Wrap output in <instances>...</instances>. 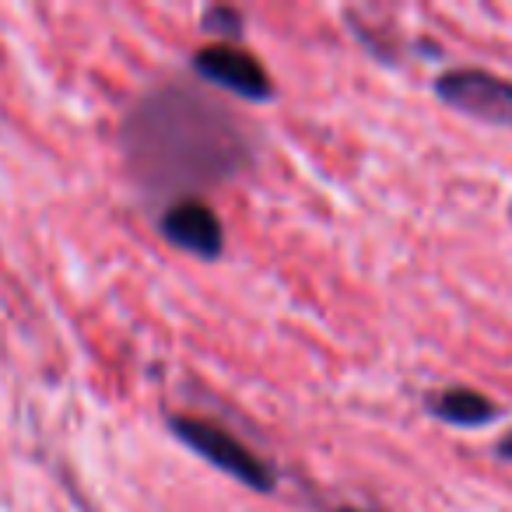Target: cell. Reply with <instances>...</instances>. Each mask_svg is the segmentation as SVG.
I'll use <instances>...</instances> for the list:
<instances>
[{
  "label": "cell",
  "instance_id": "cell-1",
  "mask_svg": "<svg viewBox=\"0 0 512 512\" xmlns=\"http://www.w3.org/2000/svg\"><path fill=\"white\" fill-rule=\"evenodd\" d=\"M123 151L148 190L214 186L249 165V144L211 99L162 88L130 113Z\"/></svg>",
  "mask_w": 512,
  "mask_h": 512
},
{
  "label": "cell",
  "instance_id": "cell-2",
  "mask_svg": "<svg viewBox=\"0 0 512 512\" xmlns=\"http://www.w3.org/2000/svg\"><path fill=\"white\" fill-rule=\"evenodd\" d=\"M169 432L176 435L186 449H193L200 460H207L214 470H221V474L235 477V481L246 484V488L264 491V495H271V491L278 488V470L260 453H253L246 442L235 439L228 428L214 425V421H207V418L176 414V418H169Z\"/></svg>",
  "mask_w": 512,
  "mask_h": 512
},
{
  "label": "cell",
  "instance_id": "cell-3",
  "mask_svg": "<svg viewBox=\"0 0 512 512\" xmlns=\"http://www.w3.org/2000/svg\"><path fill=\"white\" fill-rule=\"evenodd\" d=\"M435 99L488 127L512 130V81L481 67H453L435 78Z\"/></svg>",
  "mask_w": 512,
  "mask_h": 512
},
{
  "label": "cell",
  "instance_id": "cell-4",
  "mask_svg": "<svg viewBox=\"0 0 512 512\" xmlns=\"http://www.w3.org/2000/svg\"><path fill=\"white\" fill-rule=\"evenodd\" d=\"M190 64L204 81H211V85L225 88V92L239 95V99H246V102H271L274 95H278L267 67L260 64L253 53L235 43L204 46V50L193 53Z\"/></svg>",
  "mask_w": 512,
  "mask_h": 512
},
{
  "label": "cell",
  "instance_id": "cell-5",
  "mask_svg": "<svg viewBox=\"0 0 512 512\" xmlns=\"http://www.w3.org/2000/svg\"><path fill=\"white\" fill-rule=\"evenodd\" d=\"M158 232L165 235V242L186 249L190 256H200V260H218L225 249V228H221L218 211L190 193L165 204L162 218H158Z\"/></svg>",
  "mask_w": 512,
  "mask_h": 512
},
{
  "label": "cell",
  "instance_id": "cell-6",
  "mask_svg": "<svg viewBox=\"0 0 512 512\" xmlns=\"http://www.w3.org/2000/svg\"><path fill=\"white\" fill-rule=\"evenodd\" d=\"M425 411L432 418L446 421L456 428H481L498 421L502 407L491 397H484L481 390H470V386H446V390H435L425 397Z\"/></svg>",
  "mask_w": 512,
  "mask_h": 512
},
{
  "label": "cell",
  "instance_id": "cell-7",
  "mask_svg": "<svg viewBox=\"0 0 512 512\" xmlns=\"http://www.w3.org/2000/svg\"><path fill=\"white\" fill-rule=\"evenodd\" d=\"M204 32H214V36H221V43H235V46H239V39H242V15L235 8H225V4H218V8H207L204 11Z\"/></svg>",
  "mask_w": 512,
  "mask_h": 512
},
{
  "label": "cell",
  "instance_id": "cell-8",
  "mask_svg": "<svg viewBox=\"0 0 512 512\" xmlns=\"http://www.w3.org/2000/svg\"><path fill=\"white\" fill-rule=\"evenodd\" d=\"M495 453H498V460H512V435H505V439L498 442Z\"/></svg>",
  "mask_w": 512,
  "mask_h": 512
},
{
  "label": "cell",
  "instance_id": "cell-9",
  "mask_svg": "<svg viewBox=\"0 0 512 512\" xmlns=\"http://www.w3.org/2000/svg\"><path fill=\"white\" fill-rule=\"evenodd\" d=\"M337 512H365V509H337Z\"/></svg>",
  "mask_w": 512,
  "mask_h": 512
},
{
  "label": "cell",
  "instance_id": "cell-10",
  "mask_svg": "<svg viewBox=\"0 0 512 512\" xmlns=\"http://www.w3.org/2000/svg\"><path fill=\"white\" fill-rule=\"evenodd\" d=\"M509 214H512V207H509Z\"/></svg>",
  "mask_w": 512,
  "mask_h": 512
}]
</instances>
